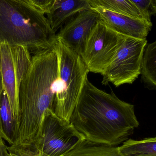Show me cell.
<instances>
[{"mask_svg":"<svg viewBox=\"0 0 156 156\" xmlns=\"http://www.w3.org/2000/svg\"><path fill=\"white\" fill-rule=\"evenodd\" d=\"M3 87L2 80V69H1V53H0V95L2 94V92L3 90Z\"/></svg>","mask_w":156,"mask_h":156,"instance_id":"44dd1931","label":"cell"},{"mask_svg":"<svg viewBox=\"0 0 156 156\" xmlns=\"http://www.w3.org/2000/svg\"><path fill=\"white\" fill-rule=\"evenodd\" d=\"M3 90L9 100L13 115L19 122L20 84L29 70L32 58L29 49L23 46L0 44Z\"/></svg>","mask_w":156,"mask_h":156,"instance_id":"ba28073f","label":"cell"},{"mask_svg":"<svg viewBox=\"0 0 156 156\" xmlns=\"http://www.w3.org/2000/svg\"><path fill=\"white\" fill-rule=\"evenodd\" d=\"M93 9L99 12L105 24L121 34L139 39L146 38L152 29L151 21L131 17L100 7Z\"/></svg>","mask_w":156,"mask_h":156,"instance_id":"30bf717a","label":"cell"},{"mask_svg":"<svg viewBox=\"0 0 156 156\" xmlns=\"http://www.w3.org/2000/svg\"><path fill=\"white\" fill-rule=\"evenodd\" d=\"M58 73L55 48L36 52L20 84L19 136L16 144L32 145L38 139L44 114L54 110Z\"/></svg>","mask_w":156,"mask_h":156,"instance_id":"7a4b0ae2","label":"cell"},{"mask_svg":"<svg viewBox=\"0 0 156 156\" xmlns=\"http://www.w3.org/2000/svg\"><path fill=\"white\" fill-rule=\"evenodd\" d=\"M141 75L142 81L147 87L156 89V40L146 47Z\"/></svg>","mask_w":156,"mask_h":156,"instance_id":"2e32d148","label":"cell"},{"mask_svg":"<svg viewBox=\"0 0 156 156\" xmlns=\"http://www.w3.org/2000/svg\"><path fill=\"white\" fill-rule=\"evenodd\" d=\"M82 140L70 122L48 109L44 114L38 139L33 145L37 156H65Z\"/></svg>","mask_w":156,"mask_h":156,"instance_id":"5b68a950","label":"cell"},{"mask_svg":"<svg viewBox=\"0 0 156 156\" xmlns=\"http://www.w3.org/2000/svg\"><path fill=\"white\" fill-rule=\"evenodd\" d=\"M118 147L124 156H156V137L140 141L129 139Z\"/></svg>","mask_w":156,"mask_h":156,"instance_id":"9a60e30c","label":"cell"},{"mask_svg":"<svg viewBox=\"0 0 156 156\" xmlns=\"http://www.w3.org/2000/svg\"><path fill=\"white\" fill-rule=\"evenodd\" d=\"M140 11L145 18L151 21V5L153 0H129Z\"/></svg>","mask_w":156,"mask_h":156,"instance_id":"ac0fdd59","label":"cell"},{"mask_svg":"<svg viewBox=\"0 0 156 156\" xmlns=\"http://www.w3.org/2000/svg\"><path fill=\"white\" fill-rule=\"evenodd\" d=\"M9 155L8 156H37L34 147L27 145H11L7 147Z\"/></svg>","mask_w":156,"mask_h":156,"instance_id":"e0dca14e","label":"cell"},{"mask_svg":"<svg viewBox=\"0 0 156 156\" xmlns=\"http://www.w3.org/2000/svg\"><path fill=\"white\" fill-rule=\"evenodd\" d=\"M55 48L58 73L53 111L58 117L69 122L89 71L81 56L58 39Z\"/></svg>","mask_w":156,"mask_h":156,"instance_id":"277c9868","label":"cell"},{"mask_svg":"<svg viewBox=\"0 0 156 156\" xmlns=\"http://www.w3.org/2000/svg\"><path fill=\"white\" fill-rule=\"evenodd\" d=\"M91 8L88 0H56L47 19L55 33L68 21L82 11Z\"/></svg>","mask_w":156,"mask_h":156,"instance_id":"8fae6325","label":"cell"},{"mask_svg":"<svg viewBox=\"0 0 156 156\" xmlns=\"http://www.w3.org/2000/svg\"><path fill=\"white\" fill-rule=\"evenodd\" d=\"M69 122L83 140L112 146L128 140L139 126L134 105L98 89L88 78Z\"/></svg>","mask_w":156,"mask_h":156,"instance_id":"6da1fadb","label":"cell"},{"mask_svg":"<svg viewBox=\"0 0 156 156\" xmlns=\"http://www.w3.org/2000/svg\"><path fill=\"white\" fill-rule=\"evenodd\" d=\"M0 136L11 145L17 144L19 136V122L13 115L4 90L0 95Z\"/></svg>","mask_w":156,"mask_h":156,"instance_id":"7c38bea8","label":"cell"},{"mask_svg":"<svg viewBox=\"0 0 156 156\" xmlns=\"http://www.w3.org/2000/svg\"><path fill=\"white\" fill-rule=\"evenodd\" d=\"M147 43L146 38L126 36L114 58L102 75V83L106 85L112 83L116 87L133 83L141 75Z\"/></svg>","mask_w":156,"mask_h":156,"instance_id":"52a82bcc","label":"cell"},{"mask_svg":"<svg viewBox=\"0 0 156 156\" xmlns=\"http://www.w3.org/2000/svg\"><path fill=\"white\" fill-rule=\"evenodd\" d=\"M57 41L44 13L19 0H0V44L37 52L54 48Z\"/></svg>","mask_w":156,"mask_h":156,"instance_id":"3957f363","label":"cell"},{"mask_svg":"<svg viewBox=\"0 0 156 156\" xmlns=\"http://www.w3.org/2000/svg\"><path fill=\"white\" fill-rule=\"evenodd\" d=\"M19 1H20L21 2H23L27 4L28 5H30V6H32V7L35 8V7H34L33 4H32V3L31 2V1H30V0H19Z\"/></svg>","mask_w":156,"mask_h":156,"instance_id":"603a6c76","label":"cell"},{"mask_svg":"<svg viewBox=\"0 0 156 156\" xmlns=\"http://www.w3.org/2000/svg\"><path fill=\"white\" fill-rule=\"evenodd\" d=\"M34 7L44 14L50 12L56 0H30Z\"/></svg>","mask_w":156,"mask_h":156,"instance_id":"d6986e66","label":"cell"},{"mask_svg":"<svg viewBox=\"0 0 156 156\" xmlns=\"http://www.w3.org/2000/svg\"><path fill=\"white\" fill-rule=\"evenodd\" d=\"M8 155L7 146L5 145L3 139L0 136V156H8Z\"/></svg>","mask_w":156,"mask_h":156,"instance_id":"ffe728a7","label":"cell"},{"mask_svg":"<svg viewBox=\"0 0 156 156\" xmlns=\"http://www.w3.org/2000/svg\"><path fill=\"white\" fill-rule=\"evenodd\" d=\"M65 156H124L118 147L93 144L81 140Z\"/></svg>","mask_w":156,"mask_h":156,"instance_id":"4fadbf2b","label":"cell"},{"mask_svg":"<svg viewBox=\"0 0 156 156\" xmlns=\"http://www.w3.org/2000/svg\"><path fill=\"white\" fill-rule=\"evenodd\" d=\"M151 11L154 13L156 14V0H153L151 5Z\"/></svg>","mask_w":156,"mask_h":156,"instance_id":"7402d4cb","label":"cell"},{"mask_svg":"<svg viewBox=\"0 0 156 156\" xmlns=\"http://www.w3.org/2000/svg\"><path fill=\"white\" fill-rule=\"evenodd\" d=\"M88 2L91 8L101 7L131 17L146 19L139 9L129 0H88Z\"/></svg>","mask_w":156,"mask_h":156,"instance_id":"5bb4252c","label":"cell"},{"mask_svg":"<svg viewBox=\"0 0 156 156\" xmlns=\"http://www.w3.org/2000/svg\"><path fill=\"white\" fill-rule=\"evenodd\" d=\"M101 20L99 12L93 8L82 11L61 27L57 38L81 55L92 30Z\"/></svg>","mask_w":156,"mask_h":156,"instance_id":"9c48e42d","label":"cell"},{"mask_svg":"<svg viewBox=\"0 0 156 156\" xmlns=\"http://www.w3.org/2000/svg\"><path fill=\"white\" fill-rule=\"evenodd\" d=\"M126 37L107 26L102 20L98 22L90 34L80 55L89 72L102 75Z\"/></svg>","mask_w":156,"mask_h":156,"instance_id":"8992f818","label":"cell"}]
</instances>
